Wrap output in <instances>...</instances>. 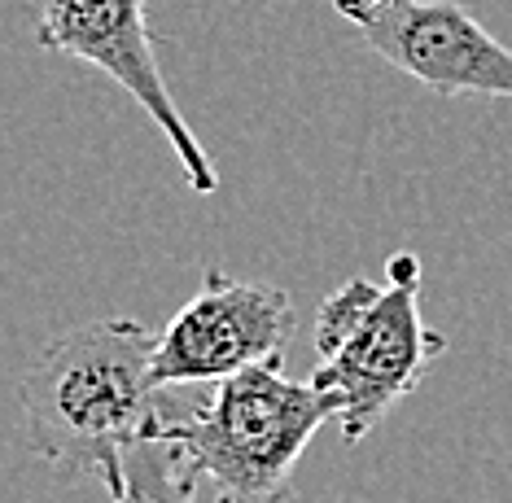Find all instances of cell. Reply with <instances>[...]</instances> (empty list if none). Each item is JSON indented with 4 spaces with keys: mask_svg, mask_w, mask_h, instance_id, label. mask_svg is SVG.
<instances>
[{
    "mask_svg": "<svg viewBox=\"0 0 512 503\" xmlns=\"http://www.w3.org/2000/svg\"><path fill=\"white\" fill-rule=\"evenodd\" d=\"M206 477L189 447L167 434H145L132 442L114 473L106 477L110 503H193Z\"/></svg>",
    "mask_w": 512,
    "mask_h": 503,
    "instance_id": "obj_7",
    "label": "cell"
},
{
    "mask_svg": "<svg viewBox=\"0 0 512 503\" xmlns=\"http://www.w3.org/2000/svg\"><path fill=\"white\" fill-rule=\"evenodd\" d=\"M386 66L434 97L512 101V49L456 0H333Z\"/></svg>",
    "mask_w": 512,
    "mask_h": 503,
    "instance_id": "obj_6",
    "label": "cell"
},
{
    "mask_svg": "<svg viewBox=\"0 0 512 503\" xmlns=\"http://www.w3.org/2000/svg\"><path fill=\"white\" fill-rule=\"evenodd\" d=\"M294 329L298 311L285 289L206 267L202 289L158 333L154 381L162 390L215 385L254 364H285Z\"/></svg>",
    "mask_w": 512,
    "mask_h": 503,
    "instance_id": "obj_5",
    "label": "cell"
},
{
    "mask_svg": "<svg viewBox=\"0 0 512 503\" xmlns=\"http://www.w3.org/2000/svg\"><path fill=\"white\" fill-rule=\"evenodd\" d=\"M329 420H337L329 390L285 377L281 364H254L215 381L189 407L167 403L154 434L189 447L215 503H289L302 451Z\"/></svg>",
    "mask_w": 512,
    "mask_h": 503,
    "instance_id": "obj_2",
    "label": "cell"
},
{
    "mask_svg": "<svg viewBox=\"0 0 512 503\" xmlns=\"http://www.w3.org/2000/svg\"><path fill=\"white\" fill-rule=\"evenodd\" d=\"M36 44L49 53L88 62L119 84L154 127L167 136L193 193L211 197L219 171L193 136L158 66V40L149 27V0H36Z\"/></svg>",
    "mask_w": 512,
    "mask_h": 503,
    "instance_id": "obj_4",
    "label": "cell"
},
{
    "mask_svg": "<svg viewBox=\"0 0 512 503\" xmlns=\"http://www.w3.org/2000/svg\"><path fill=\"white\" fill-rule=\"evenodd\" d=\"M316 355L311 381L337 399V434L355 447L447 355V337L421 320V259L394 254L386 285L368 276L342 280L320 307Z\"/></svg>",
    "mask_w": 512,
    "mask_h": 503,
    "instance_id": "obj_3",
    "label": "cell"
},
{
    "mask_svg": "<svg viewBox=\"0 0 512 503\" xmlns=\"http://www.w3.org/2000/svg\"><path fill=\"white\" fill-rule=\"evenodd\" d=\"M154 346L158 333L123 315L49 337L18 385L31 451L66 477L106 482L119 455L154 434L167 412Z\"/></svg>",
    "mask_w": 512,
    "mask_h": 503,
    "instance_id": "obj_1",
    "label": "cell"
}]
</instances>
